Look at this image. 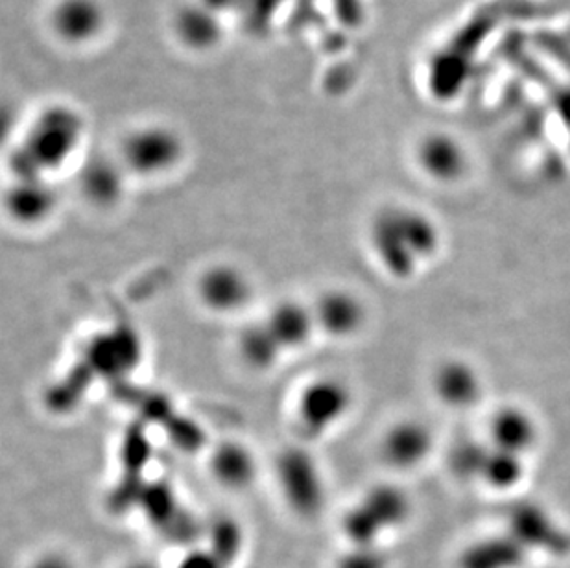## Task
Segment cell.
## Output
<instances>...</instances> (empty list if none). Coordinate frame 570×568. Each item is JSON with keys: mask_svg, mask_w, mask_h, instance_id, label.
Here are the masks:
<instances>
[{"mask_svg": "<svg viewBox=\"0 0 570 568\" xmlns=\"http://www.w3.org/2000/svg\"><path fill=\"white\" fill-rule=\"evenodd\" d=\"M368 244L386 276L410 281L440 253L441 231L427 212L388 206L371 220Z\"/></svg>", "mask_w": 570, "mask_h": 568, "instance_id": "obj_1", "label": "cell"}, {"mask_svg": "<svg viewBox=\"0 0 570 568\" xmlns=\"http://www.w3.org/2000/svg\"><path fill=\"white\" fill-rule=\"evenodd\" d=\"M411 517V500L394 484H376L341 519L349 546H381L384 535L399 530Z\"/></svg>", "mask_w": 570, "mask_h": 568, "instance_id": "obj_2", "label": "cell"}, {"mask_svg": "<svg viewBox=\"0 0 570 568\" xmlns=\"http://www.w3.org/2000/svg\"><path fill=\"white\" fill-rule=\"evenodd\" d=\"M354 406V392L344 379L322 375L306 382L295 395V430L305 441L327 438L346 421Z\"/></svg>", "mask_w": 570, "mask_h": 568, "instance_id": "obj_3", "label": "cell"}, {"mask_svg": "<svg viewBox=\"0 0 570 568\" xmlns=\"http://www.w3.org/2000/svg\"><path fill=\"white\" fill-rule=\"evenodd\" d=\"M274 476L284 505L301 519H314L327 505V480L306 447H284L274 462Z\"/></svg>", "mask_w": 570, "mask_h": 568, "instance_id": "obj_4", "label": "cell"}, {"mask_svg": "<svg viewBox=\"0 0 570 568\" xmlns=\"http://www.w3.org/2000/svg\"><path fill=\"white\" fill-rule=\"evenodd\" d=\"M505 532L513 535L530 554H570V533L542 505L517 502L505 513Z\"/></svg>", "mask_w": 570, "mask_h": 568, "instance_id": "obj_5", "label": "cell"}, {"mask_svg": "<svg viewBox=\"0 0 570 568\" xmlns=\"http://www.w3.org/2000/svg\"><path fill=\"white\" fill-rule=\"evenodd\" d=\"M253 293L252 277L236 264H211L196 281V298L214 316H235L246 311Z\"/></svg>", "mask_w": 570, "mask_h": 568, "instance_id": "obj_6", "label": "cell"}, {"mask_svg": "<svg viewBox=\"0 0 570 568\" xmlns=\"http://www.w3.org/2000/svg\"><path fill=\"white\" fill-rule=\"evenodd\" d=\"M318 334L330 340H353L370 322L364 299L349 288H329L312 303Z\"/></svg>", "mask_w": 570, "mask_h": 568, "instance_id": "obj_7", "label": "cell"}, {"mask_svg": "<svg viewBox=\"0 0 570 568\" xmlns=\"http://www.w3.org/2000/svg\"><path fill=\"white\" fill-rule=\"evenodd\" d=\"M434 449V432L427 422L421 419H399L394 422L381 438V460L389 470L406 471L418 470L429 460Z\"/></svg>", "mask_w": 570, "mask_h": 568, "instance_id": "obj_8", "label": "cell"}, {"mask_svg": "<svg viewBox=\"0 0 570 568\" xmlns=\"http://www.w3.org/2000/svg\"><path fill=\"white\" fill-rule=\"evenodd\" d=\"M430 386L441 405L451 410H469L484 397V376L465 358H447L435 366Z\"/></svg>", "mask_w": 570, "mask_h": 568, "instance_id": "obj_9", "label": "cell"}, {"mask_svg": "<svg viewBox=\"0 0 570 568\" xmlns=\"http://www.w3.org/2000/svg\"><path fill=\"white\" fill-rule=\"evenodd\" d=\"M416 161L424 176L440 185L464 179L470 159L464 142L447 131H430L418 142Z\"/></svg>", "mask_w": 570, "mask_h": 568, "instance_id": "obj_10", "label": "cell"}, {"mask_svg": "<svg viewBox=\"0 0 570 568\" xmlns=\"http://www.w3.org/2000/svg\"><path fill=\"white\" fill-rule=\"evenodd\" d=\"M182 147L166 129H142L124 144V164L137 176L153 177L165 174L177 163Z\"/></svg>", "mask_w": 570, "mask_h": 568, "instance_id": "obj_11", "label": "cell"}, {"mask_svg": "<svg viewBox=\"0 0 570 568\" xmlns=\"http://www.w3.org/2000/svg\"><path fill=\"white\" fill-rule=\"evenodd\" d=\"M85 360L98 379H117L136 370L141 360V341L131 328H109L91 341Z\"/></svg>", "mask_w": 570, "mask_h": 568, "instance_id": "obj_12", "label": "cell"}, {"mask_svg": "<svg viewBox=\"0 0 570 568\" xmlns=\"http://www.w3.org/2000/svg\"><path fill=\"white\" fill-rule=\"evenodd\" d=\"M263 317L287 355L305 349L318 334L312 303L300 299H279Z\"/></svg>", "mask_w": 570, "mask_h": 568, "instance_id": "obj_13", "label": "cell"}, {"mask_svg": "<svg viewBox=\"0 0 570 568\" xmlns=\"http://www.w3.org/2000/svg\"><path fill=\"white\" fill-rule=\"evenodd\" d=\"M209 473L212 480L228 491H246L257 482L259 462L249 447L241 441L225 440L212 449Z\"/></svg>", "mask_w": 570, "mask_h": 568, "instance_id": "obj_14", "label": "cell"}, {"mask_svg": "<svg viewBox=\"0 0 570 568\" xmlns=\"http://www.w3.org/2000/svg\"><path fill=\"white\" fill-rule=\"evenodd\" d=\"M539 436V425L523 406H500L489 421V443L519 456H526L530 451H534Z\"/></svg>", "mask_w": 570, "mask_h": 568, "instance_id": "obj_15", "label": "cell"}, {"mask_svg": "<svg viewBox=\"0 0 570 568\" xmlns=\"http://www.w3.org/2000/svg\"><path fill=\"white\" fill-rule=\"evenodd\" d=\"M10 217L21 225H39L53 217L58 196L53 185L43 177H21L15 182L7 199Z\"/></svg>", "mask_w": 570, "mask_h": 568, "instance_id": "obj_16", "label": "cell"}, {"mask_svg": "<svg viewBox=\"0 0 570 568\" xmlns=\"http://www.w3.org/2000/svg\"><path fill=\"white\" fill-rule=\"evenodd\" d=\"M530 552L510 533H493L465 546L458 568H523Z\"/></svg>", "mask_w": 570, "mask_h": 568, "instance_id": "obj_17", "label": "cell"}, {"mask_svg": "<svg viewBox=\"0 0 570 568\" xmlns=\"http://www.w3.org/2000/svg\"><path fill=\"white\" fill-rule=\"evenodd\" d=\"M236 355L244 366L259 373L274 370L287 357L281 344L266 325L265 317L242 327L236 338Z\"/></svg>", "mask_w": 570, "mask_h": 568, "instance_id": "obj_18", "label": "cell"}, {"mask_svg": "<svg viewBox=\"0 0 570 568\" xmlns=\"http://www.w3.org/2000/svg\"><path fill=\"white\" fill-rule=\"evenodd\" d=\"M526 475L524 456L513 452L502 451L488 443V452L484 457L482 471L478 480L486 486L493 487L497 491H510L521 486Z\"/></svg>", "mask_w": 570, "mask_h": 568, "instance_id": "obj_19", "label": "cell"}, {"mask_svg": "<svg viewBox=\"0 0 570 568\" xmlns=\"http://www.w3.org/2000/svg\"><path fill=\"white\" fill-rule=\"evenodd\" d=\"M98 19V8L91 0H66L54 15L59 34L72 39L94 34L101 26Z\"/></svg>", "mask_w": 570, "mask_h": 568, "instance_id": "obj_20", "label": "cell"}, {"mask_svg": "<svg viewBox=\"0 0 570 568\" xmlns=\"http://www.w3.org/2000/svg\"><path fill=\"white\" fill-rule=\"evenodd\" d=\"M118 169L109 163L91 164L82 179L83 193L88 199L101 207L117 204L123 194V176Z\"/></svg>", "mask_w": 570, "mask_h": 568, "instance_id": "obj_21", "label": "cell"}, {"mask_svg": "<svg viewBox=\"0 0 570 568\" xmlns=\"http://www.w3.org/2000/svg\"><path fill=\"white\" fill-rule=\"evenodd\" d=\"M335 568H389V559L381 546H349Z\"/></svg>", "mask_w": 570, "mask_h": 568, "instance_id": "obj_22", "label": "cell"}, {"mask_svg": "<svg viewBox=\"0 0 570 568\" xmlns=\"http://www.w3.org/2000/svg\"><path fill=\"white\" fill-rule=\"evenodd\" d=\"M177 568H231L212 548H195L183 557Z\"/></svg>", "mask_w": 570, "mask_h": 568, "instance_id": "obj_23", "label": "cell"}, {"mask_svg": "<svg viewBox=\"0 0 570 568\" xmlns=\"http://www.w3.org/2000/svg\"><path fill=\"white\" fill-rule=\"evenodd\" d=\"M30 568H77V565L72 563L71 557L61 552H47L37 557Z\"/></svg>", "mask_w": 570, "mask_h": 568, "instance_id": "obj_24", "label": "cell"}, {"mask_svg": "<svg viewBox=\"0 0 570 568\" xmlns=\"http://www.w3.org/2000/svg\"><path fill=\"white\" fill-rule=\"evenodd\" d=\"M130 568H153L152 565H147V563H139V565H131Z\"/></svg>", "mask_w": 570, "mask_h": 568, "instance_id": "obj_25", "label": "cell"}]
</instances>
